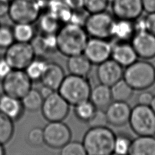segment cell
<instances>
[{"label":"cell","instance_id":"1f68e13d","mask_svg":"<svg viewBox=\"0 0 155 155\" xmlns=\"http://www.w3.org/2000/svg\"><path fill=\"white\" fill-rule=\"evenodd\" d=\"M133 139L125 133H119L116 134L113 154L118 155L129 154Z\"/></svg>","mask_w":155,"mask_h":155},{"label":"cell","instance_id":"7dc6e473","mask_svg":"<svg viewBox=\"0 0 155 155\" xmlns=\"http://www.w3.org/2000/svg\"><path fill=\"white\" fill-rule=\"evenodd\" d=\"M3 145H4L0 143V155H4L5 154V150Z\"/></svg>","mask_w":155,"mask_h":155},{"label":"cell","instance_id":"f1b7e54d","mask_svg":"<svg viewBox=\"0 0 155 155\" xmlns=\"http://www.w3.org/2000/svg\"><path fill=\"white\" fill-rule=\"evenodd\" d=\"M47 62L41 58H35L24 70L32 81L41 79Z\"/></svg>","mask_w":155,"mask_h":155},{"label":"cell","instance_id":"44dd1931","mask_svg":"<svg viewBox=\"0 0 155 155\" xmlns=\"http://www.w3.org/2000/svg\"><path fill=\"white\" fill-rule=\"evenodd\" d=\"M92 64L84 53L68 57L67 67L70 74L87 77L91 71Z\"/></svg>","mask_w":155,"mask_h":155},{"label":"cell","instance_id":"8d00e7d4","mask_svg":"<svg viewBox=\"0 0 155 155\" xmlns=\"http://www.w3.org/2000/svg\"><path fill=\"white\" fill-rule=\"evenodd\" d=\"M90 128L106 127L108 124L105 110L101 108H96L94 114L87 122Z\"/></svg>","mask_w":155,"mask_h":155},{"label":"cell","instance_id":"8992f818","mask_svg":"<svg viewBox=\"0 0 155 155\" xmlns=\"http://www.w3.org/2000/svg\"><path fill=\"white\" fill-rule=\"evenodd\" d=\"M128 123L137 136H155V113L150 105H135L131 108Z\"/></svg>","mask_w":155,"mask_h":155},{"label":"cell","instance_id":"3957f363","mask_svg":"<svg viewBox=\"0 0 155 155\" xmlns=\"http://www.w3.org/2000/svg\"><path fill=\"white\" fill-rule=\"evenodd\" d=\"M123 79L134 90H145L155 82V67L145 59L136 60L124 68Z\"/></svg>","mask_w":155,"mask_h":155},{"label":"cell","instance_id":"484cf974","mask_svg":"<svg viewBox=\"0 0 155 155\" xmlns=\"http://www.w3.org/2000/svg\"><path fill=\"white\" fill-rule=\"evenodd\" d=\"M113 101L127 102L133 94L134 89L122 78L110 87Z\"/></svg>","mask_w":155,"mask_h":155},{"label":"cell","instance_id":"5bb4252c","mask_svg":"<svg viewBox=\"0 0 155 155\" xmlns=\"http://www.w3.org/2000/svg\"><path fill=\"white\" fill-rule=\"evenodd\" d=\"M111 3L112 14L116 19L134 21L143 12L141 0H114Z\"/></svg>","mask_w":155,"mask_h":155},{"label":"cell","instance_id":"e0dca14e","mask_svg":"<svg viewBox=\"0 0 155 155\" xmlns=\"http://www.w3.org/2000/svg\"><path fill=\"white\" fill-rule=\"evenodd\" d=\"M111 58L125 68L137 60L138 56L130 41H117L113 44Z\"/></svg>","mask_w":155,"mask_h":155},{"label":"cell","instance_id":"9a60e30c","mask_svg":"<svg viewBox=\"0 0 155 155\" xmlns=\"http://www.w3.org/2000/svg\"><path fill=\"white\" fill-rule=\"evenodd\" d=\"M124 67L111 58L97 65L96 74L101 84L111 87L123 78Z\"/></svg>","mask_w":155,"mask_h":155},{"label":"cell","instance_id":"7bdbcfd3","mask_svg":"<svg viewBox=\"0 0 155 155\" xmlns=\"http://www.w3.org/2000/svg\"><path fill=\"white\" fill-rule=\"evenodd\" d=\"M64 1L72 10L84 8V0H64Z\"/></svg>","mask_w":155,"mask_h":155},{"label":"cell","instance_id":"c3c4849f","mask_svg":"<svg viewBox=\"0 0 155 155\" xmlns=\"http://www.w3.org/2000/svg\"><path fill=\"white\" fill-rule=\"evenodd\" d=\"M108 2H112V1H113L114 0H108Z\"/></svg>","mask_w":155,"mask_h":155},{"label":"cell","instance_id":"7a4b0ae2","mask_svg":"<svg viewBox=\"0 0 155 155\" xmlns=\"http://www.w3.org/2000/svg\"><path fill=\"white\" fill-rule=\"evenodd\" d=\"M115 137V133L107 126L90 128L82 140L87 155L113 154Z\"/></svg>","mask_w":155,"mask_h":155},{"label":"cell","instance_id":"f6af8a7d","mask_svg":"<svg viewBox=\"0 0 155 155\" xmlns=\"http://www.w3.org/2000/svg\"><path fill=\"white\" fill-rule=\"evenodd\" d=\"M39 91L44 99L51 94L54 91H55V90H54L51 88L45 85H42V87Z\"/></svg>","mask_w":155,"mask_h":155},{"label":"cell","instance_id":"60d3db41","mask_svg":"<svg viewBox=\"0 0 155 155\" xmlns=\"http://www.w3.org/2000/svg\"><path fill=\"white\" fill-rule=\"evenodd\" d=\"M145 30L155 35V13H147L144 16Z\"/></svg>","mask_w":155,"mask_h":155},{"label":"cell","instance_id":"d6986e66","mask_svg":"<svg viewBox=\"0 0 155 155\" xmlns=\"http://www.w3.org/2000/svg\"><path fill=\"white\" fill-rule=\"evenodd\" d=\"M24 111L21 99L4 93L0 95V113L14 121L21 117Z\"/></svg>","mask_w":155,"mask_h":155},{"label":"cell","instance_id":"ba28073f","mask_svg":"<svg viewBox=\"0 0 155 155\" xmlns=\"http://www.w3.org/2000/svg\"><path fill=\"white\" fill-rule=\"evenodd\" d=\"M32 81L24 70L13 69L1 81L4 93L21 99L32 88Z\"/></svg>","mask_w":155,"mask_h":155},{"label":"cell","instance_id":"4fadbf2b","mask_svg":"<svg viewBox=\"0 0 155 155\" xmlns=\"http://www.w3.org/2000/svg\"><path fill=\"white\" fill-rule=\"evenodd\" d=\"M130 42L138 58L151 59L155 57V35L147 31H136Z\"/></svg>","mask_w":155,"mask_h":155},{"label":"cell","instance_id":"e575fe53","mask_svg":"<svg viewBox=\"0 0 155 155\" xmlns=\"http://www.w3.org/2000/svg\"><path fill=\"white\" fill-rule=\"evenodd\" d=\"M28 143L35 147L42 146L44 143L43 129L39 127H34L28 133L27 136Z\"/></svg>","mask_w":155,"mask_h":155},{"label":"cell","instance_id":"52a82bcc","mask_svg":"<svg viewBox=\"0 0 155 155\" xmlns=\"http://www.w3.org/2000/svg\"><path fill=\"white\" fill-rule=\"evenodd\" d=\"M115 19L113 15L106 10L89 13L84 28L90 37L109 39L111 38V31Z\"/></svg>","mask_w":155,"mask_h":155},{"label":"cell","instance_id":"30bf717a","mask_svg":"<svg viewBox=\"0 0 155 155\" xmlns=\"http://www.w3.org/2000/svg\"><path fill=\"white\" fill-rule=\"evenodd\" d=\"M70 104L58 91L44 99L41 110L43 117L48 122L63 121L68 116Z\"/></svg>","mask_w":155,"mask_h":155},{"label":"cell","instance_id":"d6a6232c","mask_svg":"<svg viewBox=\"0 0 155 155\" xmlns=\"http://www.w3.org/2000/svg\"><path fill=\"white\" fill-rule=\"evenodd\" d=\"M61 155H87L82 142L70 140L61 148Z\"/></svg>","mask_w":155,"mask_h":155},{"label":"cell","instance_id":"277c9868","mask_svg":"<svg viewBox=\"0 0 155 155\" xmlns=\"http://www.w3.org/2000/svg\"><path fill=\"white\" fill-rule=\"evenodd\" d=\"M48 0H12L8 16L15 24L36 22L47 9Z\"/></svg>","mask_w":155,"mask_h":155},{"label":"cell","instance_id":"5b68a950","mask_svg":"<svg viewBox=\"0 0 155 155\" xmlns=\"http://www.w3.org/2000/svg\"><path fill=\"white\" fill-rule=\"evenodd\" d=\"M91 87L87 77L70 74L65 76L58 91L70 105L89 100Z\"/></svg>","mask_w":155,"mask_h":155},{"label":"cell","instance_id":"74e56055","mask_svg":"<svg viewBox=\"0 0 155 155\" xmlns=\"http://www.w3.org/2000/svg\"><path fill=\"white\" fill-rule=\"evenodd\" d=\"M88 15L89 13L84 8L72 10V14L69 22L84 27Z\"/></svg>","mask_w":155,"mask_h":155},{"label":"cell","instance_id":"b9f144b4","mask_svg":"<svg viewBox=\"0 0 155 155\" xmlns=\"http://www.w3.org/2000/svg\"><path fill=\"white\" fill-rule=\"evenodd\" d=\"M143 11L147 13H155V0H141Z\"/></svg>","mask_w":155,"mask_h":155},{"label":"cell","instance_id":"681fc988","mask_svg":"<svg viewBox=\"0 0 155 155\" xmlns=\"http://www.w3.org/2000/svg\"><path fill=\"white\" fill-rule=\"evenodd\" d=\"M5 1H8V2H11L12 0H5Z\"/></svg>","mask_w":155,"mask_h":155},{"label":"cell","instance_id":"4316f807","mask_svg":"<svg viewBox=\"0 0 155 155\" xmlns=\"http://www.w3.org/2000/svg\"><path fill=\"white\" fill-rule=\"evenodd\" d=\"M21 101L24 110L34 112L41 110L44 99L39 90L31 88Z\"/></svg>","mask_w":155,"mask_h":155},{"label":"cell","instance_id":"ee69618b","mask_svg":"<svg viewBox=\"0 0 155 155\" xmlns=\"http://www.w3.org/2000/svg\"><path fill=\"white\" fill-rule=\"evenodd\" d=\"M10 2L5 0H0V18L8 15Z\"/></svg>","mask_w":155,"mask_h":155},{"label":"cell","instance_id":"7402d4cb","mask_svg":"<svg viewBox=\"0 0 155 155\" xmlns=\"http://www.w3.org/2000/svg\"><path fill=\"white\" fill-rule=\"evenodd\" d=\"M135 33L134 21L116 18L112 28L111 38H115L117 41L130 42Z\"/></svg>","mask_w":155,"mask_h":155},{"label":"cell","instance_id":"6da1fadb","mask_svg":"<svg viewBox=\"0 0 155 155\" xmlns=\"http://www.w3.org/2000/svg\"><path fill=\"white\" fill-rule=\"evenodd\" d=\"M56 36L58 51L67 57L83 53L89 38L83 26L71 22L62 25Z\"/></svg>","mask_w":155,"mask_h":155},{"label":"cell","instance_id":"83f0119b","mask_svg":"<svg viewBox=\"0 0 155 155\" xmlns=\"http://www.w3.org/2000/svg\"><path fill=\"white\" fill-rule=\"evenodd\" d=\"M12 30L15 41L30 42L35 36V29L31 24L16 23Z\"/></svg>","mask_w":155,"mask_h":155},{"label":"cell","instance_id":"9c48e42d","mask_svg":"<svg viewBox=\"0 0 155 155\" xmlns=\"http://www.w3.org/2000/svg\"><path fill=\"white\" fill-rule=\"evenodd\" d=\"M4 57L12 69L25 70L36 55L30 42L15 41L6 48Z\"/></svg>","mask_w":155,"mask_h":155},{"label":"cell","instance_id":"d4e9b609","mask_svg":"<svg viewBox=\"0 0 155 155\" xmlns=\"http://www.w3.org/2000/svg\"><path fill=\"white\" fill-rule=\"evenodd\" d=\"M45 11L54 15L63 24L70 22L72 14V10L64 0H48Z\"/></svg>","mask_w":155,"mask_h":155},{"label":"cell","instance_id":"bcb514c9","mask_svg":"<svg viewBox=\"0 0 155 155\" xmlns=\"http://www.w3.org/2000/svg\"><path fill=\"white\" fill-rule=\"evenodd\" d=\"M150 106V107L151 108V109L153 110V111L155 113V95H154L153 99V100L151 101V103Z\"/></svg>","mask_w":155,"mask_h":155},{"label":"cell","instance_id":"f546056e","mask_svg":"<svg viewBox=\"0 0 155 155\" xmlns=\"http://www.w3.org/2000/svg\"><path fill=\"white\" fill-rule=\"evenodd\" d=\"M14 133L13 120L0 113V143L4 145L12 138Z\"/></svg>","mask_w":155,"mask_h":155},{"label":"cell","instance_id":"8fae6325","mask_svg":"<svg viewBox=\"0 0 155 155\" xmlns=\"http://www.w3.org/2000/svg\"><path fill=\"white\" fill-rule=\"evenodd\" d=\"M44 143L52 148L61 149L71 140V131L62 121H53L43 128Z\"/></svg>","mask_w":155,"mask_h":155},{"label":"cell","instance_id":"2e32d148","mask_svg":"<svg viewBox=\"0 0 155 155\" xmlns=\"http://www.w3.org/2000/svg\"><path fill=\"white\" fill-rule=\"evenodd\" d=\"M105 109L108 124L122 127L128 123L131 108L127 102L113 101Z\"/></svg>","mask_w":155,"mask_h":155},{"label":"cell","instance_id":"836d02e7","mask_svg":"<svg viewBox=\"0 0 155 155\" xmlns=\"http://www.w3.org/2000/svg\"><path fill=\"white\" fill-rule=\"evenodd\" d=\"M15 41L12 27L0 25V48H7Z\"/></svg>","mask_w":155,"mask_h":155},{"label":"cell","instance_id":"f35d334b","mask_svg":"<svg viewBox=\"0 0 155 155\" xmlns=\"http://www.w3.org/2000/svg\"><path fill=\"white\" fill-rule=\"evenodd\" d=\"M12 68L4 56L0 57V81L1 82L12 70Z\"/></svg>","mask_w":155,"mask_h":155},{"label":"cell","instance_id":"7c38bea8","mask_svg":"<svg viewBox=\"0 0 155 155\" xmlns=\"http://www.w3.org/2000/svg\"><path fill=\"white\" fill-rule=\"evenodd\" d=\"M112 46L108 39L90 37L83 53L92 64L99 65L111 58Z\"/></svg>","mask_w":155,"mask_h":155},{"label":"cell","instance_id":"603a6c76","mask_svg":"<svg viewBox=\"0 0 155 155\" xmlns=\"http://www.w3.org/2000/svg\"><path fill=\"white\" fill-rule=\"evenodd\" d=\"M90 101L97 108H106L113 101L110 87L99 84L91 88Z\"/></svg>","mask_w":155,"mask_h":155},{"label":"cell","instance_id":"4dcf8cb0","mask_svg":"<svg viewBox=\"0 0 155 155\" xmlns=\"http://www.w3.org/2000/svg\"><path fill=\"white\" fill-rule=\"evenodd\" d=\"M74 107L76 116L79 120L86 122L91 119L97 108L90 99L81 102Z\"/></svg>","mask_w":155,"mask_h":155},{"label":"cell","instance_id":"d590c367","mask_svg":"<svg viewBox=\"0 0 155 155\" xmlns=\"http://www.w3.org/2000/svg\"><path fill=\"white\" fill-rule=\"evenodd\" d=\"M108 4V0H84V8L89 13H97L105 11Z\"/></svg>","mask_w":155,"mask_h":155},{"label":"cell","instance_id":"ffe728a7","mask_svg":"<svg viewBox=\"0 0 155 155\" xmlns=\"http://www.w3.org/2000/svg\"><path fill=\"white\" fill-rule=\"evenodd\" d=\"M129 154L155 155V136L154 135L137 136L132 140Z\"/></svg>","mask_w":155,"mask_h":155},{"label":"cell","instance_id":"cb8c5ba5","mask_svg":"<svg viewBox=\"0 0 155 155\" xmlns=\"http://www.w3.org/2000/svg\"><path fill=\"white\" fill-rule=\"evenodd\" d=\"M38 27L41 34H56L62 23L53 14L48 11L41 13L37 21Z\"/></svg>","mask_w":155,"mask_h":155},{"label":"cell","instance_id":"ac0fdd59","mask_svg":"<svg viewBox=\"0 0 155 155\" xmlns=\"http://www.w3.org/2000/svg\"><path fill=\"white\" fill-rule=\"evenodd\" d=\"M65 77L64 70L59 64L54 62H47L40 81L42 85L58 91Z\"/></svg>","mask_w":155,"mask_h":155},{"label":"cell","instance_id":"ab89813d","mask_svg":"<svg viewBox=\"0 0 155 155\" xmlns=\"http://www.w3.org/2000/svg\"><path fill=\"white\" fill-rule=\"evenodd\" d=\"M153 97L154 95L150 91H143L140 93L137 96L138 104L143 105H150Z\"/></svg>","mask_w":155,"mask_h":155}]
</instances>
